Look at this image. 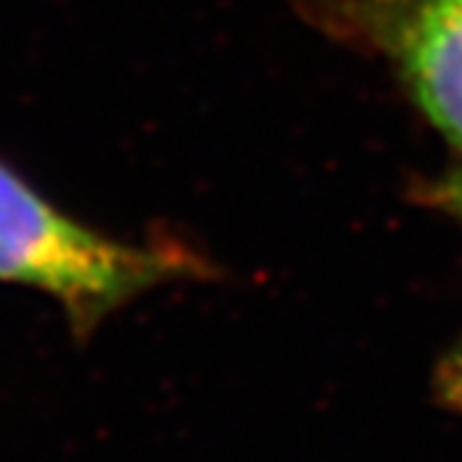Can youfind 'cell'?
<instances>
[{"mask_svg":"<svg viewBox=\"0 0 462 462\" xmlns=\"http://www.w3.org/2000/svg\"><path fill=\"white\" fill-rule=\"evenodd\" d=\"M420 198H423V204L440 209L443 215H448L451 220L462 226V164L443 173L440 179L429 181L420 189Z\"/></svg>","mask_w":462,"mask_h":462,"instance_id":"3","label":"cell"},{"mask_svg":"<svg viewBox=\"0 0 462 462\" xmlns=\"http://www.w3.org/2000/svg\"><path fill=\"white\" fill-rule=\"evenodd\" d=\"M217 276L215 262L179 237L131 243L76 220L0 159V282L51 295L79 343L153 287Z\"/></svg>","mask_w":462,"mask_h":462,"instance_id":"1","label":"cell"},{"mask_svg":"<svg viewBox=\"0 0 462 462\" xmlns=\"http://www.w3.org/2000/svg\"><path fill=\"white\" fill-rule=\"evenodd\" d=\"M438 390L440 399L462 412V340L443 356L440 371H438Z\"/></svg>","mask_w":462,"mask_h":462,"instance_id":"4","label":"cell"},{"mask_svg":"<svg viewBox=\"0 0 462 462\" xmlns=\"http://www.w3.org/2000/svg\"><path fill=\"white\" fill-rule=\"evenodd\" d=\"M307 23L390 59L420 112L462 148V0H290Z\"/></svg>","mask_w":462,"mask_h":462,"instance_id":"2","label":"cell"}]
</instances>
